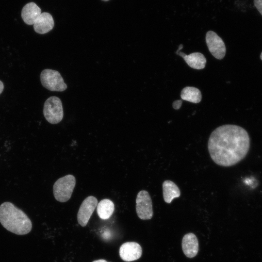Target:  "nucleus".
<instances>
[{
  "mask_svg": "<svg viewBox=\"0 0 262 262\" xmlns=\"http://www.w3.org/2000/svg\"><path fill=\"white\" fill-rule=\"evenodd\" d=\"M250 138L243 128L231 124L220 126L210 135L208 151L212 160L224 167L234 165L247 154Z\"/></svg>",
  "mask_w": 262,
  "mask_h": 262,
  "instance_id": "f257e3e1",
  "label": "nucleus"
},
{
  "mask_svg": "<svg viewBox=\"0 0 262 262\" xmlns=\"http://www.w3.org/2000/svg\"><path fill=\"white\" fill-rule=\"evenodd\" d=\"M0 223L7 230L17 235L26 234L32 228L27 215L10 202L0 205Z\"/></svg>",
  "mask_w": 262,
  "mask_h": 262,
  "instance_id": "f03ea898",
  "label": "nucleus"
},
{
  "mask_svg": "<svg viewBox=\"0 0 262 262\" xmlns=\"http://www.w3.org/2000/svg\"><path fill=\"white\" fill-rule=\"evenodd\" d=\"M75 185L76 179L72 175H67L58 179L53 186L56 200L60 202L67 201L71 198Z\"/></svg>",
  "mask_w": 262,
  "mask_h": 262,
  "instance_id": "7ed1b4c3",
  "label": "nucleus"
},
{
  "mask_svg": "<svg viewBox=\"0 0 262 262\" xmlns=\"http://www.w3.org/2000/svg\"><path fill=\"white\" fill-rule=\"evenodd\" d=\"M43 114L50 124H56L61 121L64 112L61 99L55 96L47 99L44 104Z\"/></svg>",
  "mask_w": 262,
  "mask_h": 262,
  "instance_id": "20e7f679",
  "label": "nucleus"
},
{
  "mask_svg": "<svg viewBox=\"0 0 262 262\" xmlns=\"http://www.w3.org/2000/svg\"><path fill=\"white\" fill-rule=\"evenodd\" d=\"M42 85L51 91H64L67 88L60 73L54 70L45 69L40 74Z\"/></svg>",
  "mask_w": 262,
  "mask_h": 262,
  "instance_id": "39448f33",
  "label": "nucleus"
},
{
  "mask_svg": "<svg viewBox=\"0 0 262 262\" xmlns=\"http://www.w3.org/2000/svg\"><path fill=\"white\" fill-rule=\"evenodd\" d=\"M135 202L136 212L138 217L142 220L150 219L153 212L152 200L148 192L146 190L139 191Z\"/></svg>",
  "mask_w": 262,
  "mask_h": 262,
  "instance_id": "423d86ee",
  "label": "nucleus"
},
{
  "mask_svg": "<svg viewBox=\"0 0 262 262\" xmlns=\"http://www.w3.org/2000/svg\"><path fill=\"white\" fill-rule=\"evenodd\" d=\"M206 42L208 49L215 58L223 59L226 52L225 44L216 33L212 31H208L206 34Z\"/></svg>",
  "mask_w": 262,
  "mask_h": 262,
  "instance_id": "0eeeda50",
  "label": "nucleus"
},
{
  "mask_svg": "<svg viewBox=\"0 0 262 262\" xmlns=\"http://www.w3.org/2000/svg\"><path fill=\"white\" fill-rule=\"evenodd\" d=\"M97 205V198L94 196H88L83 200L77 213V220L81 226L87 225Z\"/></svg>",
  "mask_w": 262,
  "mask_h": 262,
  "instance_id": "6e6552de",
  "label": "nucleus"
},
{
  "mask_svg": "<svg viewBox=\"0 0 262 262\" xmlns=\"http://www.w3.org/2000/svg\"><path fill=\"white\" fill-rule=\"evenodd\" d=\"M119 252L122 260L130 262L137 260L141 257L142 249L137 243L126 242L120 246Z\"/></svg>",
  "mask_w": 262,
  "mask_h": 262,
  "instance_id": "1a4fd4ad",
  "label": "nucleus"
},
{
  "mask_svg": "<svg viewBox=\"0 0 262 262\" xmlns=\"http://www.w3.org/2000/svg\"><path fill=\"white\" fill-rule=\"evenodd\" d=\"M182 48L183 45H180L176 53L182 57L190 67L196 69H202L205 67L206 59L203 54L200 52H194L189 55H186L180 51Z\"/></svg>",
  "mask_w": 262,
  "mask_h": 262,
  "instance_id": "9d476101",
  "label": "nucleus"
},
{
  "mask_svg": "<svg viewBox=\"0 0 262 262\" xmlns=\"http://www.w3.org/2000/svg\"><path fill=\"white\" fill-rule=\"evenodd\" d=\"M182 248L185 255L190 258L195 257L198 251V242L192 233L185 234L182 240Z\"/></svg>",
  "mask_w": 262,
  "mask_h": 262,
  "instance_id": "9b49d317",
  "label": "nucleus"
},
{
  "mask_svg": "<svg viewBox=\"0 0 262 262\" xmlns=\"http://www.w3.org/2000/svg\"><path fill=\"white\" fill-rule=\"evenodd\" d=\"M54 25L52 16L47 12L40 14L33 24L34 30L39 34H45L51 31Z\"/></svg>",
  "mask_w": 262,
  "mask_h": 262,
  "instance_id": "f8f14e48",
  "label": "nucleus"
},
{
  "mask_svg": "<svg viewBox=\"0 0 262 262\" xmlns=\"http://www.w3.org/2000/svg\"><path fill=\"white\" fill-rule=\"evenodd\" d=\"M41 14V9L34 2H31L23 7L21 16L23 21L31 25H33Z\"/></svg>",
  "mask_w": 262,
  "mask_h": 262,
  "instance_id": "ddd939ff",
  "label": "nucleus"
},
{
  "mask_svg": "<svg viewBox=\"0 0 262 262\" xmlns=\"http://www.w3.org/2000/svg\"><path fill=\"white\" fill-rule=\"evenodd\" d=\"M162 187L163 198L166 203L169 204L174 198L180 196V190L173 181L165 180L163 182Z\"/></svg>",
  "mask_w": 262,
  "mask_h": 262,
  "instance_id": "4468645a",
  "label": "nucleus"
},
{
  "mask_svg": "<svg viewBox=\"0 0 262 262\" xmlns=\"http://www.w3.org/2000/svg\"><path fill=\"white\" fill-rule=\"evenodd\" d=\"M115 210V205L109 199H103L97 205V212L99 217L103 220L109 219Z\"/></svg>",
  "mask_w": 262,
  "mask_h": 262,
  "instance_id": "2eb2a0df",
  "label": "nucleus"
},
{
  "mask_svg": "<svg viewBox=\"0 0 262 262\" xmlns=\"http://www.w3.org/2000/svg\"><path fill=\"white\" fill-rule=\"evenodd\" d=\"M180 97L183 100L197 103L201 101L202 95L200 91L198 88L186 86L182 90Z\"/></svg>",
  "mask_w": 262,
  "mask_h": 262,
  "instance_id": "dca6fc26",
  "label": "nucleus"
},
{
  "mask_svg": "<svg viewBox=\"0 0 262 262\" xmlns=\"http://www.w3.org/2000/svg\"><path fill=\"white\" fill-rule=\"evenodd\" d=\"M254 4L259 13L262 15V0H254Z\"/></svg>",
  "mask_w": 262,
  "mask_h": 262,
  "instance_id": "f3484780",
  "label": "nucleus"
},
{
  "mask_svg": "<svg viewBox=\"0 0 262 262\" xmlns=\"http://www.w3.org/2000/svg\"><path fill=\"white\" fill-rule=\"evenodd\" d=\"M182 104V101L180 100H177L173 102V107L176 110L180 108Z\"/></svg>",
  "mask_w": 262,
  "mask_h": 262,
  "instance_id": "a211bd4d",
  "label": "nucleus"
},
{
  "mask_svg": "<svg viewBox=\"0 0 262 262\" xmlns=\"http://www.w3.org/2000/svg\"><path fill=\"white\" fill-rule=\"evenodd\" d=\"M4 89V85L3 82L0 81V94L2 93Z\"/></svg>",
  "mask_w": 262,
  "mask_h": 262,
  "instance_id": "6ab92c4d",
  "label": "nucleus"
},
{
  "mask_svg": "<svg viewBox=\"0 0 262 262\" xmlns=\"http://www.w3.org/2000/svg\"><path fill=\"white\" fill-rule=\"evenodd\" d=\"M92 262H107L106 260H103V259H100V260L94 261Z\"/></svg>",
  "mask_w": 262,
  "mask_h": 262,
  "instance_id": "aec40b11",
  "label": "nucleus"
},
{
  "mask_svg": "<svg viewBox=\"0 0 262 262\" xmlns=\"http://www.w3.org/2000/svg\"><path fill=\"white\" fill-rule=\"evenodd\" d=\"M260 58H261V60H262V53L261 54Z\"/></svg>",
  "mask_w": 262,
  "mask_h": 262,
  "instance_id": "412c9836",
  "label": "nucleus"
},
{
  "mask_svg": "<svg viewBox=\"0 0 262 262\" xmlns=\"http://www.w3.org/2000/svg\"><path fill=\"white\" fill-rule=\"evenodd\" d=\"M104 0V1H108L109 0Z\"/></svg>",
  "mask_w": 262,
  "mask_h": 262,
  "instance_id": "4be33fe9",
  "label": "nucleus"
}]
</instances>
